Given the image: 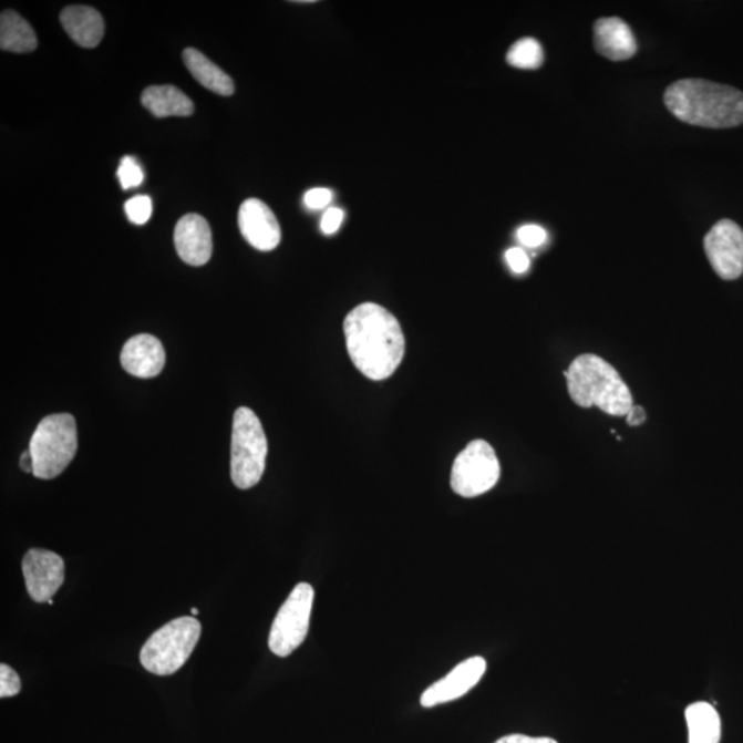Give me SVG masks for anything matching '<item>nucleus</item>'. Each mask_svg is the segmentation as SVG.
<instances>
[{
    "mask_svg": "<svg viewBox=\"0 0 743 743\" xmlns=\"http://www.w3.org/2000/svg\"><path fill=\"white\" fill-rule=\"evenodd\" d=\"M345 345L351 361L364 376H393L405 355V337L399 320L376 303H362L344 320Z\"/></svg>",
    "mask_w": 743,
    "mask_h": 743,
    "instance_id": "nucleus-1",
    "label": "nucleus"
},
{
    "mask_svg": "<svg viewBox=\"0 0 743 743\" xmlns=\"http://www.w3.org/2000/svg\"><path fill=\"white\" fill-rule=\"evenodd\" d=\"M665 105L679 121L706 128H731L743 123V93L702 79H684L667 89Z\"/></svg>",
    "mask_w": 743,
    "mask_h": 743,
    "instance_id": "nucleus-2",
    "label": "nucleus"
},
{
    "mask_svg": "<svg viewBox=\"0 0 743 743\" xmlns=\"http://www.w3.org/2000/svg\"><path fill=\"white\" fill-rule=\"evenodd\" d=\"M567 390L575 404L598 406L610 416H627L632 410L631 390L609 362L594 354H582L565 372Z\"/></svg>",
    "mask_w": 743,
    "mask_h": 743,
    "instance_id": "nucleus-3",
    "label": "nucleus"
},
{
    "mask_svg": "<svg viewBox=\"0 0 743 743\" xmlns=\"http://www.w3.org/2000/svg\"><path fill=\"white\" fill-rule=\"evenodd\" d=\"M78 450L75 419L68 413L50 415L38 424L30 444L33 475L39 479H54L73 461Z\"/></svg>",
    "mask_w": 743,
    "mask_h": 743,
    "instance_id": "nucleus-4",
    "label": "nucleus"
},
{
    "mask_svg": "<svg viewBox=\"0 0 743 743\" xmlns=\"http://www.w3.org/2000/svg\"><path fill=\"white\" fill-rule=\"evenodd\" d=\"M268 440L259 419L249 407H238L233 419L230 474L238 489L258 484L265 473Z\"/></svg>",
    "mask_w": 743,
    "mask_h": 743,
    "instance_id": "nucleus-5",
    "label": "nucleus"
},
{
    "mask_svg": "<svg viewBox=\"0 0 743 743\" xmlns=\"http://www.w3.org/2000/svg\"><path fill=\"white\" fill-rule=\"evenodd\" d=\"M202 626L195 617H180L153 633L141 650L142 667L158 677L178 672L189 660L200 639Z\"/></svg>",
    "mask_w": 743,
    "mask_h": 743,
    "instance_id": "nucleus-6",
    "label": "nucleus"
},
{
    "mask_svg": "<svg viewBox=\"0 0 743 743\" xmlns=\"http://www.w3.org/2000/svg\"><path fill=\"white\" fill-rule=\"evenodd\" d=\"M314 589L308 582H300L289 594L271 626L269 648L277 657L292 654L308 637Z\"/></svg>",
    "mask_w": 743,
    "mask_h": 743,
    "instance_id": "nucleus-7",
    "label": "nucleus"
},
{
    "mask_svg": "<svg viewBox=\"0 0 743 743\" xmlns=\"http://www.w3.org/2000/svg\"><path fill=\"white\" fill-rule=\"evenodd\" d=\"M501 478V463L495 450L484 440L469 442L456 457L451 486L456 495L473 498L485 495Z\"/></svg>",
    "mask_w": 743,
    "mask_h": 743,
    "instance_id": "nucleus-8",
    "label": "nucleus"
},
{
    "mask_svg": "<svg viewBox=\"0 0 743 743\" xmlns=\"http://www.w3.org/2000/svg\"><path fill=\"white\" fill-rule=\"evenodd\" d=\"M712 268L723 280H736L743 275V230L730 219L720 220L703 240Z\"/></svg>",
    "mask_w": 743,
    "mask_h": 743,
    "instance_id": "nucleus-9",
    "label": "nucleus"
},
{
    "mask_svg": "<svg viewBox=\"0 0 743 743\" xmlns=\"http://www.w3.org/2000/svg\"><path fill=\"white\" fill-rule=\"evenodd\" d=\"M28 594L37 603H49L64 584V560L47 549H30L22 560Z\"/></svg>",
    "mask_w": 743,
    "mask_h": 743,
    "instance_id": "nucleus-10",
    "label": "nucleus"
},
{
    "mask_svg": "<svg viewBox=\"0 0 743 743\" xmlns=\"http://www.w3.org/2000/svg\"><path fill=\"white\" fill-rule=\"evenodd\" d=\"M485 672V658L471 657L453 668L445 678L430 685L420 698V703L423 708H434L441 703L456 701L473 690L484 678Z\"/></svg>",
    "mask_w": 743,
    "mask_h": 743,
    "instance_id": "nucleus-11",
    "label": "nucleus"
},
{
    "mask_svg": "<svg viewBox=\"0 0 743 743\" xmlns=\"http://www.w3.org/2000/svg\"><path fill=\"white\" fill-rule=\"evenodd\" d=\"M238 226L244 238L259 251H274L281 241L279 220L258 198H248L238 211Z\"/></svg>",
    "mask_w": 743,
    "mask_h": 743,
    "instance_id": "nucleus-12",
    "label": "nucleus"
},
{
    "mask_svg": "<svg viewBox=\"0 0 743 743\" xmlns=\"http://www.w3.org/2000/svg\"><path fill=\"white\" fill-rule=\"evenodd\" d=\"M175 248L179 258L192 266L208 264L213 255L211 228L198 214H187L178 220L174 231Z\"/></svg>",
    "mask_w": 743,
    "mask_h": 743,
    "instance_id": "nucleus-13",
    "label": "nucleus"
},
{
    "mask_svg": "<svg viewBox=\"0 0 743 743\" xmlns=\"http://www.w3.org/2000/svg\"><path fill=\"white\" fill-rule=\"evenodd\" d=\"M121 361L124 370L130 374L149 379L163 371L166 364V353H164L161 340L152 334H137L124 344Z\"/></svg>",
    "mask_w": 743,
    "mask_h": 743,
    "instance_id": "nucleus-14",
    "label": "nucleus"
},
{
    "mask_svg": "<svg viewBox=\"0 0 743 743\" xmlns=\"http://www.w3.org/2000/svg\"><path fill=\"white\" fill-rule=\"evenodd\" d=\"M594 43L598 53L611 61L632 59L638 51L637 39L631 28L618 17L599 19L595 22Z\"/></svg>",
    "mask_w": 743,
    "mask_h": 743,
    "instance_id": "nucleus-15",
    "label": "nucleus"
},
{
    "mask_svg": "<svg viewBox=\"0 0 743 743\" xmlns=\"http://www.w3.org/2000/svg\"><path fill=\"white\" fill-rule=\"evenodd\" d=\"M61 24L79 47H99L105 33V22L99 10L89 6H68L61 11Z\"/></svg>",
    "mask_w": 743,
    "mask_h": 743,
    "instance_id": "nucleus-16",
    "label": "nucleus"
},
{
    "mask_svg": "<svg viewBox=\"0 0 743 743\" xmlns=\"http://www.w3.org/2000/svg\"><path fill=\"white\" fill-rule=\"evenodd\" d=\"M142 105L156 117L190 116L195 104L174 86H151L141 96Z\"/></svg>",
    "mask_w": 743,
    "mask_h": 743,
    "instance_id": "nucleus-17",
    "label": "nucleus"
},
{
    "mask_svg": "<svg viewBox=\"0 0 743 743\" xmlns=\"http://www.w3.org/2000/svg\"><path fill=\"white\" fill-rule=\"evenodd\" d=\"M183 59L192 76L196 79L202 86L218 95L229 96L235 93V83L228 73L220 70L218 65L207 59L197 49L187 48L184 51Z\"/></svg>",
    "mask_w": 743,
    "mask_h": 743,
    "instance_id": "nucleus-18",
    "label": "nucleus"
},
{
    "mask_svg": "<svg viewBox=\"0 0 743 743\" xmlns=\"http://www.w3.org/2000/svg\"><path fill=\"white\" fill-rule=\"evenodd\" d=\"M0 48L19 54L31 53L38 48L35 31L13 10H4L0 17Z\"/></svg>",
    "mask_w": 743,
    "mask_h": 743,
    "instance_id": "nucleus-19",
    "label": "nucleus"
},
{
    "mask_svg": "<svg viewBox=\"0 0 743 743\" xmlns=\"http://www.w3.org/2000/svg\"><path fill=\"white\" fill-rule=\"evenodd\" d=\"M689 743H719L722 739V722L711 703L695 702L685 709Z\"/></svg>",
    "mask_w": 743,
    "mask_h": 743,
    "instance_id": "nucleus-20",
    "label": "nucleus"
},
{
    "mask_svg": "<svg viewBox=\"0 0 743 743\" xmlns=\"http://www.w3.org/2000/svg\"><path fill=\"white\" fill-rule=\"evenodd\" d=\"M509 65L519 70H538L544 62L541 44L533 38L519 39L513 44L507 54Z\"/></svg>",
    "mask_w": 743,
    "mask_h": 743,
    "instance_id": "nucleus-21",
    "label": "nucleus"
},
{
    "mask_svg": "<svg viewBox=\"0 0 743 743\" xmlns=\"http://www.w3.org/2000/svg\"><path fill=\"white\" fill-rule=\"evenodd\" d=\"M117 178L123 189L128 190L144 183V172L134 157L126 156L122 158L121 166H118Z\"/></svg>",
    "mask_w": 743,
    "mask_h": 743,
    "instance_id": "nucleus-22",
    "label": "nucleus"
},
{
    "mask_svg": "<svg viewBox=\"0 0 743 743\" xmlns=\"http://www.w3.org/2000/svg\"><path fill=\"white\" fill-rule=\"evenodd\" d=\"M127 218L134 225H145L152 217V200L149 196H135L124 204Z\"/></svg>",
    "mask_w": 743,
    "mask_h": 743,
    "instance_id": "nucleus-23",
    "label": "nucleus"
},
{
    "mask_svg": "<svg viewBox=\"0 0 743 743\" xmlns=\"http://www.w3.org/2000/svg\"><path fill=\"white\" fill-rule=\"evenodd\" d=\"M20 677L6 663L0 665V696L9 698L20 693Z\"/></svg>",
    "mask_w": 743,
    "mask_h": 743,
    "instance_id": "nucleus-24",
    "label": "nucleus"
},
{
    "mask_svg": "<svg viewBox=\"0 0 743 743\" xmlns=\"http://www.w3.org/2000/svg\"><path fill=\"white\" fill-rule=\"evenodd\" d=\"M518 240L524 244L525 247L537 248L543 246L547 241V231L538 225H525L519 228Z\"/></svg>",
    "mask_w": 743,
    "mask_h": 743,
    "instance_id": "nucleus-25",
    "label": "nucleus"
},
{
    "mask_svg": "<svg viewBox=\"0 0 743 743\" xmlns=\"http://www.w3.org/2000/svg\"><path fill=\"white\" fill-rule=\"evenodd\" d=\"M303 202L305 206L310 209L326 208L332 202V192L326 187H316V189L306 192Z\"/></svg>",
    "mask_w": 743,
    "mask_h": 743,
    "instance_id": "nucleus-26",
    "label": "nucleus"
},
{
    "mask_svg": "<svg viewBox=\"0 0 743 743\" xmlns=\"http://www.w3.org/2000/svg\"><path fill=\"white\" fill-rule=\"evenodd\" d=\"M344 213L340 208H328L327 213L322 215L321 230L324 235H334L342 226Z\"/></svg>",
    "mask_w": 743,
    "mask_h": 743,
    "instance_id": "nucleus-27",
    "label": "nucleus"
},
{
    "mask_svg": "<svg viewBox=\"0 0 743 743\" xmlns=\"http://www.w3.org/2000/svg\"><path fill=\"white\" fill-rule=\"evenodd\" d=\"M506 260L514 274H525L530 266V259L522 248H509L506 252Z\"/></svg>",
    "mask_w": 743,
    "mask_h": 743,
    "instance_id": "nucleus-28",
    "label": "nucleus"
},
{
    "mask_svg": "<svg viewBox=\"0 0 743 743\" xmlns=\"http://www.w3.org/2000/svg\"><path fill=\"white\" fill-rule=\"evenodd\" d=\"M496 743H558V742L553 739H547V736H538V739H535V736L512 734L503 736V739L498 740Z\"/></svg>",
    "mask_w": 743,
    "mask_h": 743,
    "instance_id": "nucleus-29",
    "label": "nucleus"
},
{
    "mask_svg": "<svg viewBox=\"0 0 743 743\" xmlns=\"http://www.w3.org/2000/svg\"><path fill=\"white\" fill-rule=\"evenodd\" d=\"M648 420V415H646V412L642 406H632V410L629 411L627 415V423L631 425V427H637V425L643 424Z\"/></svg>",
    "mask_w": 743,
    "mask_h": 743,
    "instance_id": "nucleus-30",
    "label": "nucleus"
},
{
    "mask_svg": "<svg viewBox=\"0 0 743 743\" xmlns=\"http://www.w3.org/2000/svg\"><path fill=\"white\" fill-rule=\"evenodd\" d=\"M20 467L24 473H32L33 474V457L31 455L30 450L27 452L22 453L21 461H20Z\"/></svg>",
    "mask_w": 743,
    "mask_h": 743,
    "instance_id": "nucleus-31",
    "label": "nucleus"
},
{
    "mask_svg": "<svg viewBox=\"0 0 743 743\" xmlns=\"http://www.w3.org/2000/svg\"><path fill=\"white\" fill-rule=\"evenodd\" d=\"M190 612H192L193 616H197V615H198V610H197V609H193V607H192Z\"/></svg>",
    "mask_w": 743,
    "mask_h": 743,
    "instance_id": "nucleus-32",
    "label": "nucleus"
}]
</instances>
